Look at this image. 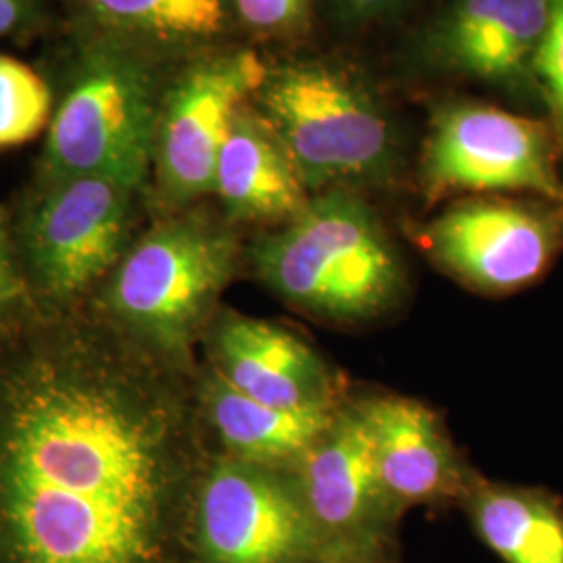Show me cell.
<instances>
[{
  "label": "cell",
  "mask_w": 563,
  "mask_h": 563,
  "mask_svg": "<svg viewBox=\"0 0 563 563\" xmlns=\"http://www.w3.org/2000/svg\"><path fill=\"white\" fill-rule=\"evenodd\" d=\"M53 307L0 322V563H178L201 465L174 367Z\"/></svg>",
  "instance_id": "cell-1"
},
{
  "label": "cell",
  "mask_w": 563,
  "mask_h": 563,
  "mask_svg": "<svg viewBox=\"0 0 563 563\" xmlns=\"http://www.w3.org/2000/svg\"><path fill=\"white\" fill-rule=\"evenodd\" d=\"M251 260L272 292L320 322H372L407 286L383 222L351 188L311 197L251 249Z\"/></svg>",
  "instance_id": "cell-2"
},
{
  "label": "cell",
  "mask_w": 563,
  "mask_h": 563,
  "mask_svg": "<svg viewBox=\"0 0 563 563\" xmlns=\"http://www.w3.org/2000/svg\"><path fill=\"white\" fill-rule=\"evenodd\" d=\"M239 242L202 216L157 223L123 255L107 299L121 330L184 369L216 302L232 280Z\"/></svg>",
  "instance_id": "cell-3"
},
{
  "label": "cell",
  "mask_w": 563,
  "mask_h": 563,
  "mask_svg": "<svg viewBox=\"0 0 563 563\" xmlns=\"http://www.w3.org/2000/svg\"><path fill=\"white\" fill-rule=\"evenodd\" d=\"M162 109L151 60L118 38L95 46L48 125L46 180L107 178L139 190L155 163Z\"/></svg>",
  "instance_id": "cell-4"
},
{
  "label": "cell",
  "mask_w": 563,
  "mask_h": 563,
  "mask_svg": "<svg viewBox=\"0 0 563 563\" xmlns=\"http://www.w3.org/2000/svg\"><path fill=\"white\" fill-rule=\"evenodd\" d=\"M322 553L290 470L225 453L201 465L186 509V563H316Z\"/></svg>",
  "instance_id": "cell-5"
},
{
  "label": "cell",
  "mask_w": 563,
  "mask_h": 563,
  "mask_svg": "<svg viewBox=\"0 0 563 563\" xmlns=\"http://www.w3.org/2000/svg\"><path fill=\"white\" fill-rule=\"evenodd\" d=\"M269 123L309 192L349 188L386 172L393 136L362 86L323 65H297L263 84Z\"/></svg>",
  "instance_id": "cell-6"
},
{
  "label": "cell",
  "mask_w": 563,
  "mask_h": 563,
  "mask_svg": "<svg viewBox=\"0 0 563 563\" xmlns=\"http://www.w3.org/2000/svg\"><path fill=\"white\" fill-rule=\"evenodd\" d=\"M134 192L107 178L48 181L25 223V257L46 301H76L120 265Z\"/></svg>",
  "instance_id": "cell-7"
},
{
  "label": "cell",
  "mask_w": 563,
  "mask_h": 563,
  "mask_svg": "<svg viewBox=\"0 0 563 563\" xmlns=\"http://www.w3.org/2000/svg\"><path fill=\"white\" fill-rule=\"evenodd\" d=\"M423 246L451 278L483 295L539 280L563 242V211L534 202L472 199L423 228Z\"/></svg>",
  "instance_id": "cell-8"
},
{
  "label": "cell",
  "mask_w": 563,
  "mask_h": 563,
  "mask_svg": "<svg viewBox=\"0 0 563 563\" xmlns=\"http://www.w3.org/2000/svg\"><path fill=\"white\" fill-rule=\"evenodd\" d=\"M323 551L397 549L402 511L384 488L360 399H346L290 470Z\"/></svg>",
  "instance_id": "cell-9"
},
{
  "label": "cell",
  "mask_w": 563,
  "mask_h": 563,
  "mask_svg": "<svg viewBox=\"0 0 563 563\" xmlns=\"http://www.w3.org/2000/svg\"><path fill=\"white\" fill-rule=\"evenodd\" d=\"M423 180L432 195L532 192L563 202L547 128L495 107L444 111L428 141Z\"/></svg>",
  "instance_id": "cell-10"
},
{
  "label": "cell",
  "mask_w": 563,
  "mask_h": 563,
  "mask_svg": "<svg viewBox=\"0 0 563 563\" xmlns=\"http://www.w3.org/2000/svg\"><path fill=\"white\" fill-rule=\"evenodd\" d=\"M267 71L255 53L242 51L197 63L163 102L155 167L163 199L186 205L216 190L223 142L242 101L263 88Z\"/></svg>",
  "instance_id": "cell-11"
},
{
  "label": "cell",
  "mask_w": 563,
  "mask_h": 563,
  "mask_svg": "<svg viewBox=\"0 0 563 563\" xmlns=\"http://www.w3.org/2000/svg\"><path fill=\"white\" fill-rule=\"evenodd\" d=\"M211 355L213 372L255 401L320 413L346 401L322 355L278 323L225 313L213 328Z\"/></svg>",
  "instance_id": "cell-12"
},
{
  "label": "cell",
  "mask_w": 563,
  "mask_h": 563,
  "mask_svg": "<svg viewBox=\"0 0 563 563\" xmlns=\"http://www.w3.org/2000/svg\"><path fill=\"white\" fill-rule=\"evenodd\" d=\"M360 402L384 488L402 514L411 507L462 504L474 472L432 407L402 395H376Z\"/></svg>",
  "instance_id": "cell-13"
},
{
  "label": "cell",
  "mask_w": 563,
  "mask_h": 563,
  "mask_svg": "<svg viewBox=\"0 0 563 563\" xmlns=\"http://www.w3.org/2000/svg\"><path fill=\"white\" fill-rule=\"evenodd\" d=\"M213 192L234 222L286 223L311 199L272 123L242 109L223 142Z\"/></svg>",
  "instance_id": "cell-14"
},
{
  "label": "cell",
  "mask_w": 563,
  "mask_h": 563,
  "mask_svg": "<svg viewBox=\"0 0 563 563\" xmlns=\"http://www.w3.org/2000/svg\"><path fill=\"white\" fill-rule=\"evenodd\" d=\"M549 21V0H457L439 46L449 63L484 80H518L534 71Z\"/></svg>",
  "instance_id": "cell-15"
},
{
  "label": "cell",
  "mask_w": 563,
  "mask_h": 563,
  "mask_svg": "<svg viewBox=\"0 0 563 563\" xmlns=\"http://www.w3.org/2000/svg\"><path fill=\"white\" fill-rule=\"evenodd\" d=\"M199 402L225 455L282 470L297 465L336 413L290 411L255 401L225 383L218 372L205 378Z\"/></svg>",
  "instance_id": "cell-16"
},
{
  "label": "cell",
  "mask_w": 563,
  "mask_h": 563,
  "mask_svg": "<svg viewBox=\"0 0 563 563\" xmlns=\"http://www.w3.org/2000/svg\"><path fill=\"white\" fill-rule=\"evenodd\" d=\"M460 505L501 562L563 563V505L553 493L474 472Z\"/></svg>",
  "instance_id": "cell-17"
},
{
  "label": "cell",
  "mask_w": 563,
  "mask_h": 563,
  "mask_svg": "<svg viewBox=\"0 0 563 563\" xmlns=\"http://www.w3.org/2000/svg\"><path fill=\"white\" fill-rule=\"evenodd\" d=\"M118 41H202L225 25L223 0H80Z\"/></svg>",
  "instance_id": "cell-18"
},
{
  "label": "cell",
  "mask_w": 563,
  "mask_h": 563,
  "mask_svg": "<svg viewBox=\"0 0 563 563\" xmlns=\"http://www.w3.org/2000/svg\"><path fill=\"white\" fill-rule=\"evenodd\" d=\"M51 88L23 60L0 55V148L41 134L51 121Z\"/></svg>",
  "instance_id": "cell-19"
},
{
  "label": "cell",
  "mask_w": 563,
  "mask_h": 563,
  "mask_svg": "<svg viewBox=\"0 0 563 563\" xmlns=\"http://www.w3.org/2000/svg\"><path fill=\"white\" fill-rule=\"evenodd\" d=\"M534 74L563 136V0H549V21L534 60Z\"/></svg>",
  "instance_id": "cell-20"
},
{
  "label": "cell",
  "mask_w": 563,
  "mask_h": 563,
  "mask_svg": "<svg viewBox=\"0 0 563 563\" xmlns=\"http://www.w3.org/2000/svg\"><path fill=\"white\" fill-rule=\"evenodd\" d=\"M309 0H234L242 20L260 30H278L301 18Z\"/></svg>",
  "instance_id": "cell-21"
},
{
  "label": "cell",
  "mask_w": 563,
  "mask_h": 563,
  "mask_svg": "<svg viewBox=\"0 0 563 563\" xmlns=\"http://www.w3.org/2000/svg\"><path fill=\"white\" fill-rule=\"evenodd\" d=\"M316 563H401L397 549H365V551H323Z\"/></svg>",
  "instance_id": "cell-22"
},
{
  "label": "cell",
  "mask_w": 563,
  "mask_h": 563,
  "mask_svg": "<svg viewBox=\"0 0 563 563\" xmlns=\"http://www.w3.org/2000/svg\"><path fill=\"white\" fill-rule=\"evenodd\" d=\"M27 15V0H0V36L18 30Z\"/></svg>",
  "instance_id": "cell-23"
},
{
  "label": "cell",
  "mask_w": 563,
  "mask_h": 563,
  "mask_svg": "<svg viewBox=\"0 0 563 563\" xmlns=\"http://www.w3.org/2000/svg\"><path fill=\"white\" fill-rule=\"evenodd\" d=\"M0 292L4 295H13L20 297L21 284L13 272V263H11V255H9V246H7V239L4 232L0 228Z\"/></svg>",
  "instance_id": "cell-24"
},
{
  "label": "cell",
  "mask_w": 563,
  "mask_h": 563,
  "mask_svg": "<svg viewBox=\"0 0 563 563\" xmlns=\"http://www.w3.org/2000/svg\"><path fill=\"white\" fill-rule=\"evenodd\" d=\"M342 2L355 13H374L388 7L393 0H342Z\"/></svg>",
  "instance_id": "cell-25"
},
{
  "label": "cell",
  "mask_w": 563,
  "mask_h": 563,
  "mask_svg": "<svg viewBox=\"0 0 563 563\" xmlns=\"http://www.w3.org/2000/svg\"><path fill=\"white\" fill-rule=\"evenodd\" d=\"M18 301V297H13V295H4V292H0V311L2 309H7L11 302Z\"/></svg>",
  "instance_id": "cell-26"
}]
</instances>
